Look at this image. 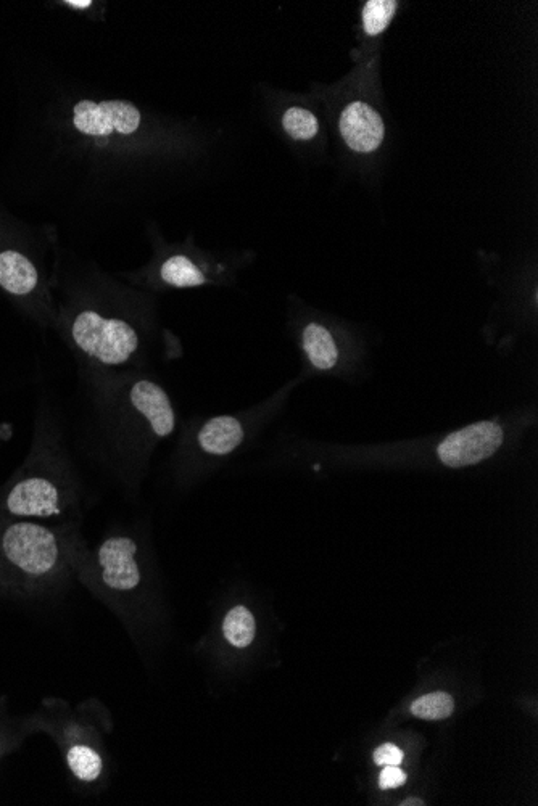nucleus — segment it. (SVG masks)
I'll use <instances>...</instances> for the list:
<instances>
[{"instance_id": "5", "label": "nucleus", "mask_w": 538, "mask_h": 806, "mask_svg": "<svg viewBox=\"0 0 538 806\" xmlns=\"http://www.w3.org/2000/svg\"><path fill=\"white\" fill-rule=\"evenodd\" d=\"M340 134L348 149L356 153H373L385 137L382 116L368 103L355 100L348 103L339 118Z\"/></svg>"}, {"instance_id": "14", "label": "nucleus", "mask_w": 538, "mask_h": 806, "mask_svg": "<svg viewBox=\"0 0 538 806\" xmlns=\"http://www.w3.org/2000/svg\"><path fill=\"white\" fill-rule=\"evenodd\" d=\"M398 9V2L394 0H369L363 7V31L369 38H376L389 28L390 21Z\"/></svg>"}, {"instance_id": "12", "label": "nucleus", "mask_w": 538, "mask_h": 806, "mask_svg": "<svg viewBox=\"0 0 538 806\" xmlns=\"http://www.w3.org/2000/svg\"><path fill=\"white\" fill-rule=\"evenodd\" d=\"M255 631H257L255 617L249 609H245L242 605L229 610L228 615L224 618V636L237 649L249 647L255 639Z\"/></svg>"}, {"instance_id": "13", "label": "nucleus", "mask_w": 538, "mask_h": 806, "mask_svg": "<svg viewBox=\"0 0 538 806\" xmlns=\"http://www.w3.org/2000/svg\"><path fill=\"white\" fill-rule=\"evenodd\" d=\"M162 279L171 287L187 288L199 287L207 279L194 263L186 256H171L162 266Z\"/></svg>"}, {"instance_id": "21", "label": "nucleus", "mask_w": 538, "mask_h": 806, "mask_svg": "<svg viewBox=\"0 0 538 806\" xmlns=\"http://www.w3.org/2000/svg\"><path fill=\"white\" fill-rule=\"evenodd\" d=\"M402 805H424V803L421 800H406Z\"/></svg>"}, {"instance_id": "10", "label": "nucleus", "mask_w": 538, "mask_h": 806, "mask_svg": "<svg viewBox=\"0 0 538 806\" xmlns=\"http://www.w3.org/2000/svg\"><path fill=\"white\" fill-rule=\"evenodd\" d=\"M0 285L13 295H26L38 285V271L18 251L0 253Z\"/></svg>"}, {"instance_id": "6", "label": "nucleus", "mask_w": 538, "mask_h": 806, "mask_svg": "<svg viewBox=\"0 0 538 806\" xmlns=\"http://www.w3.org/2000/svg\"><path fill=\"white\" fill-rule=\"evenodd\" d=\"M137 544L126 536H116L105 541L99 549V564L102 580L115 591H131L141 583L137 567Z\"/></svg>"}, {"instance_id": "18", "label": "nucleus", "mask_w": 538, "mask_h": 806, "mask_svg": "<svg viewBox=\"0 0 538 806\" xmlns=\"http://www.w3.org/2000/svg\"><path fill=\"white\" fill-rule=\"evenodd\" d=\"M402 761L403 752L394 744L381 745L374 752V763L379 766H398Z\"/></svg>"}, {"instance_id": "11", "label": "nucleus", "mask_w": 538, "mask_h": 806, "mask_svg": "<svg viewBox=\"0 0 538 806\" xmlns=\"http://www.w3.org/2000/svg\"><path fill=\"white\" fill-rule=\"evenodd\" d=\"M303 350L311 364L319 371H331L339 362V348L331 332L324 325L311 322L302 335Z\"/></svg>"}, {"instance_id": "7", "label": "nucleus", "mask_w": 538, "mask_h": 806, "mask_svg": "<svg viewBox=\"0 0 538 806\" xmlns=\"http://www.w3.org/2000/svg\"><path fill=\"white\" fill-rule=\"evenodd\" d=\"M7 509L20 517H50L58 514V491L44 478H28L13 488Z\"/></svg>"}, {"instance_id": "2", "label": "nucleus", "mask_w": 538, "mask_h": 806, "mask_svg": "<svg viewBox=\"0 0 538 806\" xmlns=\"http://www.w3.org/2000/svg\"><path fill=\"white\" fill-rule=\"evenodd\" d=\"M7 559L29 575H44L57 564L58 546L54 533L36 523H15L2 536Z\"/></svg>"}, {"instance_id": "17", "label": "nucleus", "mask_w": 538, "mask_h": 806, "mask_svg": "<svg viewBox=\"0 0 538 806\" xmlns=\"http://www.w3.org/2000/svg\"><path fill=\"white\" fill-rule=\"evenodd\" d=\"M282 126L292 139H315L319 131L318 118L307 108L292 107L282 116Z\"/></svg>"}, {"instance_id": "20", "label": "nucleus", "mask_w": 538, "mask_h": 806, "mask_svg": "<svg viewBox=\"0 0 538 806\" xmlns=\"http://www.w3.org/2000/svg\"><path fill=\"white\" fill-rule=\"evenodd\" d=\"M67 5L75 7V9H87V7H91L92 2L91 0H81V2H78V0H68Z\"/></svg>"}, {"instance_id": "4", "label": "nucleus", "mask_w": 538, "mask_h": 806, "mask_svg": "<svg viewBox=\"0 0 538 806\" xmlns=\"http://www.w3.org/2000/svg\"><path fill=\"white\" fill-rule=\"evenodd\" d=\"M139 108L125 100L94 103L83 100L75 107V128L86 136H110L113 132L129 136L141 126Z\"/></svg>"}, {"instance_id": "8", "label": "nucleus", "mask_w": 538, "mask_h": 806, "mask_svg": "<svg viewBox=\"0 0 538 806\" xmlns=\"http://www.w3.org/2000/svg\"><path fill=\"white\" fill-rule=\"evenodd\" d=\"M131 403L149 420L150 427L158 436H168L174 430V412L170 398L163 388L149 380H141L131 390Z\"/></svg>"}, {"instance_id": "16", "label": "nucleus", "mask_w": 538, "mask_h": 806, "mask_svg": "<svg viewBox=\"0 0 538 806\" xmlns=\"http://www.w3.org/2000/svg\"><path fill=\"white\" fill-rule=\"evenodd\" d=\"M455 700L447 692H432L424 695L411 705V713L423 720H445L452 715Z\"/></svg>"}, {"instance_id": "1", "label": "nucleus", "mask_w": 538, "mask_h": 806, "mask_svg": "<svg viewBox=\"0 0 538 806\" xmlns=\"http://www.w3.org/2000/svg\"><path fill=\"white\" fill-rule=\"evenodd\" d=\"M76 345L107 366H120L139 345L136 330L128 322L107 319L94 311L79 314L73 324Z\"/></svg>"}, {"instance_id": "15", "label": "nucleus", "mask_w": 538, "mask_h": 806, "mask_svg": "<svg viewBox=\"0 0 538 806\" xmlns=\"http://www.w3.org/2000/svg\"><path fill=\"white\" fill-rule=\"evenodd\" d=\"M68 766L76 778L84 782L96 781L102 773V758L86 745H76L68 752Z\"/></svg>"}, {"instance_id": "3", "label": "nucleus", "mask_w": 538, "mask_h": 806, "mask_svg": "<svg viewBox=\"0 0 538 806\" xmlns=\"http://www.w3.org/2000/svg\"><path fill=\"white\" fill-rule=\"evenodd\" d=\"M503 438V427L497 422H477L448 435L437 454L447 467L460 469L489 459L503 445Z\"/></svg>"}, {"instance_id": "19", "label": "nucleus", "mask_w": 538, "mask_h": 806, "mask_svg": "<svg viewBox=\"0 0 538 806\" xmlns=\"http://www.w3.org/2000/svg\"><path fill=\"white\" fill-rule=\"evenodd\" d=\"M406 782V774L400 766H384L381 776H379V786L381 789L389 790L403 786Z\"/></svg>"}, {"instance_id": "9", "label": "nucleus", "mask_w": 538, "mask_h": 806, "mask_svg": "<svg viewBox=\"0 0 538 806\" xmlns=\"http://www.w3.org/2000/svg\"><path fill=\"white\" fill-rule=\"evenodd\" d=\"M244 440V428L236 417L221 416L208 420L199 433L203 451L215 456L232 453Z\"/></svg>"}]
</instances>
